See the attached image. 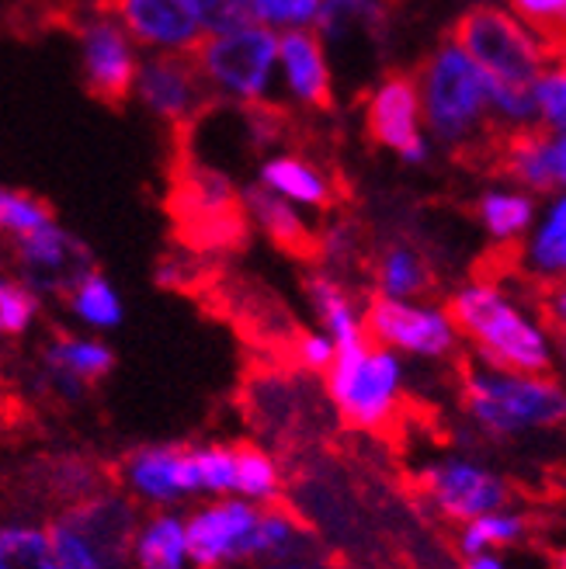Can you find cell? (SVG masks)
<instances>
[{
  "instance_id": "20",
  "label": "cell",
  "mask_w": 566,
  "mask_h": 569,
  "mask_svg": "<svg viewBox=\"0 0 566 569\" xmlns=\"http://www.w3.org/2000/svg\"><path fill=\"white\" fill-rule=\"evenodd\" d=\"M261 181H265V188H271L278 194H289L296 202L317 206L324 212L337 209L341 202H351V181L345 178V170L337 163L317 167L302 153L268 160L261 167Z\"/></svg>"
},
{
  "instance_id": "24",
  "label": "cell",
  "mask_w": 566,
  "mask_h": 569,
  "mask_svg": "<svg viewBox=\"0 0 566 569\" xmlns=\"http://www.w3.org/2000/svg\"><path fill=\"white\" fill-rule=\"evenodd\" d=\"M49 376L56 379L63 392H80L88 382H98L111 372L116 355H111L98 340H80L73 333H56L52 345L46 348Z\"/></svg>"
},
{
  "instance_id": "27",
  "label": "cell",
  "mask_w": 566,
  "mask_h": 569,
  "mask_svg": "<svg viewBox=\"0 0 566 569\" xmlns=\"http://www.w3.org/2000/svg\"><path fill=\"white\" fill-rule=\"evenodd\" d=\"M234 448V469H237V490H244L254 500L275 503L281 500V472L275 466V459L250 441L230 445Z\"/></svg>"
},
{
  "instance_id": "17",
  "label": "cell",
  "mask_w": 566,
  "mask_h": 569,
  "mask_svg": "<svg viewBox=\"0 0 566 569\" xmlns=\"http://www.w3.org/2000/svg\"><path fill=\"white\" fill-rule=\"evenodd\" d=\"M83 4L98 18H111L129 42L139 46L185 49L206 36L185 0H83Z\"/></svg>"
},
{
  "instance_id": "36",
  "label": "cell",
  "mask_w": 566,
  "mask_h": 569,
  "mask_svg": "<svg viewBox=\"0 0 566 569\" xmlns=\"http://www.w3.org/2000/svg\"><path fill=\"white\" fill-rule=\"evenodd\" d=\"M185 4L191 8L198 24H206L209 36L237 32V28L254 24L250 0H185Z\"/></svg>"
},
{
  "instance_id": "13",
  "label": "cell",
  "mask_w": 566,
  "mask_h": 569,
  "mask_svg": "<svg viewBox=\"0 0 566 569\" xmlns=\"http://www.w3.org/2000/svg\"><path fill=\"white\" fill-rule=\"evenodd\" d=\"M420 98L414 73L404 67L383 70L376 88L365 94V139L373 150H393L407 163H420L428 157V147L420 139Z\"/></svg>"
},
{
  "instance_id": "25",
  "label": "cell",
  "mask_w": 566,
  "mask_h": 569,
  "mask_svg": "<svg viewBox=\"0 0 566 569\" xmlns=\"http://www.w3.org/2000/svg\"><path fill=\"white\" fill-rule=\"evenodd\" d=\"M306 292H309V299H314L320 320L327 323L334 348H345V345H355V340H365L361 320L355 317L351 296L341 289V281L324 274V271H309L306 274Z\"/></svg>"
},
{
  "instance_id": "38",
  "label": "cell",
  "mask_w": 566,
  "mask_h": 569,
  "mask_svg": "<svg viewBox=\"0 0 566 569\" xmlns=\"http://www.w3.org/2000/svg\"><path fill=\"white\" fill-rule=\"evenodd\" d=\"M532 98H535V111H543L546 126L563 132V119H566V80H563V63L553 70H543L539 80L532 83Z\"/></svg>"
},
{
  "instance_id": "29",
  "label": "cell",
  "mask_w": 566,
  "mask_h": 569,
  "mask_svg": "<svg viewBox=\"0 0 566 569\" xmlns=\"http://www.w3.org/2000/svg\"><path fill=\"white\" fill-rule=\"evenodd\" d=\"M512 11L535 32L549 63H563V14L566 0H507Z\"/></svg>"
},
{
  "instance_id": "3",
  "label": "cell",
  "mask_w": 566,
  "mask_h": 569,
  "mask_svg": "<svg viewBox=\"0 0 566 569\" xmlns=\"http://www.w3.org/2000/svg\"><path fill=\"white\" fill-rule=\"evenodd\" d=\"M451 163L484 178L518 181L539 194H556L566 178L563 132L546 122L504 126L487 119L484 129L451 147Z\"/></svg>"
},
{
  "instance_id": "43",
  "label": "cell",
  "mask_w": 566,
  "mask_h": 569,
  "mask_svg": "<svg viewBox=\"0 0 566 569\" xmlns=\"http://www.w3.org/2000/svg\"><path fill=\"white\" fill-rule=\"evenodd\" d=\"M386 4H404V0H386Z\"/></svg>"
},
{
  "instance_id": "33",
  "label": "cell",
  "mask_w": 566,
  "mask_h": 569,
  "mask_svg": "<svg viewBox=\"0 0 566 569\" xmlns=\"http://www.w3.org/2000/svg\"><path fill=\"white\" fill-rule=\"evenodd\" d=\"M525 258L532 261L528 268L539 271V278H563V261H566V206H563V198L549 209L543 233L535 237L532 250H525Z\"/></svg>"
},
{
  "instance_id": "39",
  "label": "cell",
  "mask_w": 566,
  "mask_h": 569,
  "mask_svg": "<svg viewBox=\"0 0 566 569\" xmlns=\"http://www.w3.org/2000/svg\"><path fill=\"white\" fill-rule=\"evenodd\" d=\"M320 0H250V14L271 24H309L317 18Z\"/></svg>"
},
{
  "instance_id": "30",
  "label": "cell",
  "mask_w": 566,
  "mask_h": 569,
  "mask_svg": "<svg viewBox=\"0 0 566 569\" xmlns=\"http://www.w3.org/2000/svg\"><path fill=\"white\" fill-rule=\"evenodd\" d=\"M473 212L497 240H512L525 233V226L535 216V202L528 194H484Z\"/></svg>"
},
{
  "instance_id": "10",
  "label": "cell",
  "mask_w": 566,
  "mask_h": 569,
  "mask_svg": "<svg viewBox=\"0 0 566 569\" xmlns=\"http://www.w3.org/2000/svg\"><path fill=\"white\" fill-rule=\"evenodd\" d=\"M70 36H77L80 42L83 94L95 104H101L105 111L122 116L136 91V73H139L129 36L111 18H98L91 11H83L73 21Z\"/></svg>"
},
{
  "instance_id": "14",
  "label": "cell",
  "mask_w": 566,
  "mask_h": 569,
  "mask_svg": "<svg viewBox=\"0 0 566 569\" xmlns=\"http://www.w3.org/2000/svg\"><path fill=\"white\" fill-rule=\"evenodd\" d=\"M420 497L428 500L448 521H473L484 515H497L512 500L507 482L473 462H441L417 479Z\"/></svg>"
},
{
  "instance_id": "19",
  "label": "cell",
  "mask_w": 566,
  "mask_h": 569,
  "mask_svg": "<svg viewBox=\"0 0 566 569\" xmlns=\"http://www.w3.org/2000/svg\"><path fill=\"white\" fill-rule=\"evenodd\" d=\"M122 476L129 487L157 503H171L185 493H198L191 466V448L185 445H150L136 448L122 459Z\"/></svg>"
},
{
  "instance_id": "41",
  "label": "cell",
  "mask_w": 566,
  "mask_h": 569,
  "mask_svg": "<svg viewBox=\"0 0 566 569\" xmlns=\"http://www.w3.org/2000/svg\"><path fill=\"white\" fill-rule=\"evenodd\" d=\"M261 569H320L317 562H309V559H275Z\"/></svg>"
},
{
  "instance_id": "4",
  "label": "cell",
  "mask_w": 566,
  "mask_h": 569,
  "mask_svg": "<svg viewBox=\"0 0 566 569\" xmlns=\"http://www.w3.org/2000/svg\"><path fill=\"white\" fill-rule=\"evenodd\" d=\"M441 42L459 46L479 77L504 88H532L549 63L543 46L535 42L512 11L490 0H476L445 28Z\"/></svg>"
},
{
  "instance_id": "42",
  "label": "cell",
  "mask_w": 566,
  "mask_h": 569,
  "mask_svg": "<svg viewBox=\"0 0 566 569\" xmlns=\"http://www.w3.org/2000/svg\"><path fill=\"white\" fill-rule=\"evenodd\" d=\"M466 569H504V566H500V559H494V556H487V552H479V556L469 559Z\"/></svg>"
},
{
  "instance_id": "12",
  "label": "cell",
  "mask_w": 566,
  "mask_h": 569,
  "mask_svg": "<svg viewBox=\"0 0 566 569\" xmlns=\"http://www.w3.org/2000/svg\"><path fill=\"white\" fill-rule=\"evenodd\" d=\"M185 49L191 52L198 70L206 73V80L222 83L226 91H234L240 98H261L271 63L278 56V39L261 24H247L222 36L206 32Z\"/></svg>"
},
{
  "instance_id": "9",
  "label": "cell",
  "mask_w": 566,
  "mask_h": 569,
  "mask_svg": "<svg viewBox=\"0 0 566 569\" xmlns=\"http://www.w3.org/2000/svg\"><path fill=\"white\" fill-rule=\"evenodd\" d=\"M136 91L167 126V142H191V147L198 126L226 104V98L209 88L206 73L198 70L188 49L153 52L136 73Z\"/></svg>"
},
{
  "instance_id": "23",
  "label": "cell",
  "mask_w": 566,
  "mask_h": 569,
  "mask_svg": "<svg viewBox=\"0 0 566 569\" xmlns=\"http://www.w3.org/2000/svg\"><path fill=\"white\" fill-rule=\"evenodd\" d=\"M379 296L404 299V296H435L438 292V271L428 261V253L417 250L414 243L389 240L379 250L369 253V264Z\"/></svg>"
},
{
  "instance_id": "11",
  "label": "cell",
  "mask_w": 566,
  "mask_h": 569,
  "mask_svg": "<svg viewBox=\"0 0 566 569\" xmlns=\"http://www.w3.org/2000/svg\"><path fill=\"white\" fill-rule=\"evenodd\" d=\"M314 32L327 39L345 70L355 73V104L369 94L365 63H383L389 42V8L383 0H324Z\"/></svg>"
},
{
  "instance_id": "32",
  "label": "cell",
  "mask_w": 566,
  "mask_h": 569,
  "mask_svg": "<svg viewBox=\"0 0 566 569\" xmlns=\"http://www.w3.org/2000/svg\"><path fill=\"white\" fill-rule=\"evenodd\" d=\"M528 531V521L522 515H484V518H473L466 521L463 535H459V549L466 556H479L484 549L494 546H512Z\"/></svg>"
},
{
  "instance_id": "21",
  "label": "cell",
  "mask_w": 566,
  "mask_h": 569,
  "mask_svg": "<svg viewBox=\"0 0 566 569\" xmlns=\"http://www.w3.org/2000/svg\"><path fill=\"white\" fill-rule=\"evenodd\" d=\"M244 206L250 212V222H258L265 237L299 264H320L324 261V233L309 230L296 216V209L281 194H275L265 184H250L244 191Z\"/></svg>"
},
{
  "instance_id": "37",
  "label": "cell",
  "mask_w": 566,
  "mask_h": 569,
  "mask_svg": "<svg viewBox=\"0 0 566 569\" xmlns=\"http://www.w3.org/2000/svg\"><path fill=\"white\" fill-rule=\"evenodd\" d=\"M39 312V299L32 289L18 281H0V333H24L32 317Z\"/></svg>"
},
{
  "instance_id": "35",
  "label": "cell",
  "mask_w": 566,
  "mask_h": 569,
  "mask_svg": "<svg viewBox=\"0 0 566 569\" xmlns=\"http://www.w3.org/2000/svg\"><path fill=\"white\" fill-rule=\"evenodd\" d=\"M191 466H195L198 490H209V493L237 490V469H234V448L230 445L191 448Z\"/></svg>"
},
{
  "instance_id": "16",
  "label": "cell",
  "mask_w": 566,
  "mask_h": 569,
  "mask_svg": "<svg viewBox=\"0 0 566 569\" xmlns=\"http://www.w3.org/2000/svg\"><path fill=\"white\" fill-rule=\"evenodd\" d=\"M11 250L36 289L63 299H70L77 284L95 271L91 250L60 226H42V230L11 237Z\"/></svg>"
},
{
  "instance_id": "40",
  "label": "cell",
  "mask_w": 566,
  "mask_h": 569,
  "mask_svg": "<svg viewBox=\"0 0 566 569\" xmlns=\"http://www.w3.org/2000/svg\"><path fill=\"white\" fill-rule=\"evenodd\" d=\"M334 361V340L320 333H299L296 348H292V365L299 372H327Z\"/></svg>"
},
{
  "instance_id": "5",
  "label": "cell",
  "mask_w": 566,
  "mask_h": 569,
  "mask_svg": "<svg viewBox=\"0 0 566 569\" xmlns=\"http://www.w3.org/2000/svg\"><path fill=\"white\" fill-rule=\"evenodd\" d=\"M463 403L494 435H518L525 427H556L566 413L563 389L549 376H512L476 368L459 358Z\"/></svg>"
},
{
  "instance_id": "26",
  "label": "cell",
  "mask_w": 566,
  "mask_h": 569,
  "mask_svg": "<svg viewBox=\"0 0 566 569\" xmlns=\"http://www.w3.org/2000/svg\"><path fill=\"white\" fill-rule=\"evenodd\" d=\"M132 546H136L139 569H185L188 562L185 525L175 521L171 515H160L147 528H139Z\"/></svg>"
},
{
  "instance_id": "1",
  "label": "cell",
  "mask_w": 566,
  "mask_h": 569,
  "mask_svg": "<svg viewBox=\"0 0 566 569\" xmlns=\"http://www.w3.org/2000/svg\"><path fill=\"white\" fill-rule=\"evenodd\" d=\"M163 178V212L178 250L198 253V258L247 250L250 212L244 206V194L222 170L198 160L191 142H171Z\"/></svg>"
},
{
  "instance_id": "6",
  "label": "cell",
  "mask_w": 566,
  "mask_h": 569,
  "mask_svg": "<svg viewBox=\"0 0 566 569\" xmlns=\"http://www.w3.org/2000/svg\"><path fill=\"white\" fill-rule=\"evenodd\" d=\"M139 531L136 507L119 493L73 500L49 528L60 569H122Z\"/></svg>"
},
{
  "instance_id": "22",
  "label": "cell",
  "mask_w": 566,
  "mask_h": 569,
  "mask_svg": "<svg viewBox=\"0 0 566 569\" xmlns=\"http://www.w3.org/2000/svg\"><path fill=\"white\" fill-rule=\"evenodd\" d=\"M278 52L286 60V73L292 91L306 108L320 111V116H337V94H334V73L324 56V39L314 28H289L278 39Z\"/></svg>"
},
{
  "instance_id": "28",
  "label": "cell",
  "mask_w": 566,
  "mask_h": 569,
  "mask_svg": "<svg viewBox=\"0 0 566 569\" xmlns=\"http://www.w3.org/2000/svg\"><path fill=\"white\" fill-rule=\"evenodd\" d=\"M0 569H60L49 531L4 525L0 528Z\"/></svg>"
},
{
  "instance_id": "31",
  "label": "cell",
  "mask_w": 566,
  "mask_h": 569,
  "mask_svg": "<svg viewBox=\"0 0 566 569\" xmlns=\"http://www.w3.org/2000/svg\"><path fill=\"white\" fill-rule=\"evenodd\" d=\"M52 219H56V209L42 194L0 188V233L21 237V233L42 230V226H52Z\"/></svg>"
},
{
  "instance_id": "15",
  "label": "cell",
  "mask_w": 566,
  "mask_h": 569,
  "mask_svg": "<svg viewBox=\"0 0 566 569\" xmlns=\"http://www.w3.org/2000/svg\"><path fill=\"white\" fill-rule=\"evenodd\" d=\"M365 317L361 330L373 345L386 348H404L414 355H451L456 351V330L448 327V320L435 309H417L400 299H389L379 292H369L365 299Z\"/></svg>"
},
{
  "instance_id": "7",
  "label": "cell",
  "mask_w": 566,
  "mask_h": 569,
  "mask_svg": "<svg viewBox=\"0 0 566 569\" xmlns=\"http://www.w3.org/2000/svg\"><path fill=\"white\" fill-rule=\"evenodd\" d=\"M327 392L348 427L383 435L396 423V407H400V365L369 337L334 348Z\"/></svg>"
},
{
  "instance_id": "18",
  "label": "cell",
  "mask_w": 566,
  "mask_h": 569,
  "mask_svg": "<svg viewBox=\"0 0 566 569\" xmlns=\"http://www.w3.org/2000/svg\"><path fill=\"white\" fill-rule=\"evenodd\" d=\"M258 525V510L240 500H222L188 521L185 549L198 569H219L222 562H244L247 535Z\"/></svg>"
},
{
  "instance_id": "8",
  "label": "cell",
  "mask_w": 566,
  "mask_h": 569,
  "mask_svg": "<svg viewBox=\"0 0 566 569\" xmlns=\"http://www.w3.org/2000/svg\"><path fill=\"white\" fill-rule=\"evenodd\" d=\"M410 73L417 83L424 122L445 147H459V142L484 129L487 98L484 88H479L476 67L456 46L441 42L435 52L420 56V63Z\"/></svg>"
},
{
  "instance_id": "2",
  "label": "cell",
  "mask_w": 566,
  "mask_h": 569,
  "mask_svg": "<svg viewBox=\"0 0 566 569\" xmlns=\"http://www.w3.org/2000/svg\"><path fill=\"white\" fill-rule=\"evenodd\" d=\"M441 317L451 330L466 333L479 358L497 372L512 376H549L553 355L543 330L528 323L494 284H469L445 302Z\"/></svg>"
},
{
  "instance_id": "34",
  "label": "cell",
  "mask_w": 566,
  "mask_h": 569,
  "mask_svg": "<svg viewBox=\"0 0 566 569\" xmlns=\"http://www.w3.org/2000/svg\"><path fill=\"white\" fill-rule=\"evenodd\" d=\"M70 306L88 323H95V327H116L122 320V302H119V296L111 292V284L98 271H91L70 292Z\"/></svg>"
}]
</instances>
